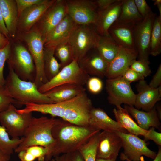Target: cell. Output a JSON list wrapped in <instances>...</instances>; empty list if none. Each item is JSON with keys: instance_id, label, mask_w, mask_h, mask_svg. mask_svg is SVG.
Returning a JSON list of instances; mask_svg holds the SVG:
<instances>
[{"instance_id": "obj_22", "label": "cell", "mask_w": 161, "mask_h": 161, "mask_svg": "<svg viewBox=\"0 0 161 161\" xmlns=\"http://www.w3.org/2000/svg\"><path fill=\"white\" fill-rule=\"evenodd\" d=\"M78 64L80 68L89 75L99 78L105 77L109 65L96 48L89 52Z\"/></svg>"}, {"instance_id": "obj_5", "label": "cell", "mask_w": 161, "mask_h": 161, "mask_svg": "<svg viewBox=\"0 0 161 161\" xmlns=\"http://www.w3.org/2000/svg\"><path fill=\"white\" fill-rule=\"evenodd\" d=\"M15 39L25 43L33 58L36 71L34 83L38 88L48 81L44 69V46L42 37L38 32L31 30L26 33L17 34Z\"/></svg>"}, {"instance_id": "obj_14", "label": "cell", "mask_w": 161, "mask_h": 161, "mask_svg": "<svg viewBox=\"0 0 161 161\" xmlns=\"http://www.w3.org/2000/svg\"><path fill=\"white\" fill-rule=\"evenodd\" d=\"M65 0H55L31 30L39 33L43 40L67 15Z\"/></svg>"}, {"instance_id": "obj_32", "label": "cell", "mask_w": 161, "mask_h": 161, "mask_svg": "<svg viewBox=\"0 0 161 161\" xmlns=\"http://www.w3.org/2000/svg\"><path fill=\"white\" fill-rule=\"evenodd\" d=\"M54 55L60 61L61 69L75 60L74 51L69 41L58 45L55 48Z\"/></svg>"}, {"instance_id": "obj_21", "label": "cell", "mask_w": 161, "mask_h": 161, "mask_svg": "<svg viewBox=\"0 0 161 161\" xmlns=\"http://www.w3.org/2000/svg\"><path fill=\"white\" fill-rule=\"evenodd\" d=\"M88 124L95 129L100 131L102 130L129 133L120 124L112 119L100 108L92 107L90 112Z\"/></svg>"}, {"instance_id": "obj_54", "label": "cell", "mask_w": 161, "mask_h": 161, "mask_svg": "<svg viewBox=\"0 0 161 161\" xmlns=\"http://www.w3.org/2000/svg\"><path fill=\"white\" fill-rule=\"evenodd\" d=\"M51 161H55L54 158H52L51 160Z\"/></svg>"}, {"instance_id": "obj_31", "label": "cell", "mask_w": 161, "mask_h": 161, "mask_svg": "<svg viewBox=\"0 0 161 161\" xmlns=\"http://www.w3.org/2000/svg\"><path fill=\"white\" fill-rule=\"evenodd\" d=\"M161 52V17L156 15L151 33L150 55L157 56Z\"/></svg>"}, {"instance_id": "obj_24", "label": "cell", "mask_w": 161, "mask_h": 161, "mask_svg": "<svg viewBox=\"0 0 161 161\" xmlns=\"http://www.w3.org/2000/svg\"><path fill=\"white\" fill-rule=\"evenodd\" d=\"M124 108L142 129L148 130L151 127L157 129L160 127L161 123L155 106L148 112L140 110L133 106L127 105H125Z\"/></svg>"}, {"instance_id": "obj_8", "label": "cell", "mask_w": 161, "mask_h": 161, "mask_svg": "<svg viewBox=\"0 0 161 161\" xmlns=\"http://www.w3.org/2000/svg\"><path fill=\"white\" fill-rule=\"evenodd\" d=\"M156 15L152 11L134 25L135 49L137 52V60L148 65L151 33Z\"/></svg>"}, {"instance_id": "obj_46", "label": "cell", "mask_w": 161, "mask_h": 161, "mask_svg": "<svg viewBox=\"0 0 161 161\" xmlns=\"http://www.w3.org/2000/svg\"><path fill=\"white\" fill-rule=\"evenodd\" d=\"M18 153V156L21 161H34L36 158L26 150H23Z\"/></svg>"}, {"instance_id": "obj_53", "label": "cell", "mask_w": 161, "mask_h": 161, "mask_svg": "<svg viewBox=\"0 0 161 161\" xmlns=\"http://www.w3.org/2000/svg\"><path fill=\"white\" fill-rule=\"evenodd\" d=\"M96 161H117L114 160H110L108 159H103L96 158Z\"/></svg>"}, {"instance_id": "obj_12", "label": "cell", "mask_w": 161, "mask_h": 161, "mask_svg": "<svg viewBox=\"0 0 161 161\" xmlns=\"http://www.w3.org/2000/svg\"><path fill=\"white\" fill-rule=\"evenodd\" d=\"M106 89L109 103L117 108L122 103L130 106L134 105L136 94L133 91L130 83L122 76L106 80Z\"/></svg>"}, {"instance_id": "obj_37", "label": "cell", "mask_w": 161, "mask_h": 161, "mask_svg": "<svg viewBox=\"0 0 161 161\" xmlns=\"http://www.w3.org/2000/svg\"><path fill=\"white\" fill-rule=\"evenodd\" d=\"M25 150L30 153L38 161H45L49 153L47 148L39 145L32 146Z\"/></svg>"}, {"instance_id": "obj_34", "label": "cell", "mask_w": 161, "mask_h": 161, "mask_svg": "<svg viewBox=\"0 0 161 161\" xmlns=\"http://www.w3.org/2000/svg\"><path fill=\"white\" fill-rule=\"evenodd\" d=\"M100 132L93 135L79 150L84 161H96Z\"/></svg>"}, {"instance_id": "obj_19", "label": "cell", "mask_w": 161, "mask_h": 161, "mask_svg": "<svg viewBox=\"0 0 161 161\" xmlns=\"http://www.w3.org/2000/svg\"><path fill=\"white\" fill-rule=\"evenodd\" d=\"M76 25L67 14L45 37L44 47L55 48L59 44L68 41Z\"/></svg>"}, {"instance_id": "obj_18", "label": "cell", "mask_w": 161, "mask_h": 161, "mask_svg": "<svg viewBox=\"0 0 161 161\" xmlns=\"http://www.w3.org/2000/svg\"><path fill=\"white\" fill-rule=\"evenodd\" d=\"M122 4V0H117L106 8L97 9L96 20L93 26L99 35L110 37L108 29L118 18Z\"/></svg>"}, {"instance_id": "obj_50", "label": "cell", "mask_w": 161, "mask_h": 161, "mask_svg": "<svg viewBox=\"0 0 161 161\" xmlns=\"http://www.w3.org/2000/svg\"><path fill=\"white\" fill-rule=\"evenodd\" d=\"M10 155L3 152L0 149V161H9Z\"/></svg>"}, {"instance_id": "obj_51", "label": "cell", "mask_w": 161, "mask_h": 161, "mask_svg": "<svg viewBox=\"0 0 161 161\" xmlns=\"http://www.w3.org/2000/svg\"><path fill=\"white\" fill-rule=\"evenodd\" d=\"M153 161H161V148L159 147L157 155ZM127 160L128 161H131L127 159H125L124 160Z\"/></svg>"}, {"instance_id": "obj_52", "label": "cell", "mask_w": 161, "mask_h": 161, "mask_svg": "<svg viewBox=\"0 0 161 161\" xmlns=\"http://www.w3.org/2000/svg\"><path fill=\"white\" fill-rule=\"evenodd\" d=\"M154 1V4L157 5L159 12V16L161 17V0H153Z\"/></svg>"}, {"instance_id": "obj_2", "label": "cell", "mask_w": 161, "mask_h": 161, "mask_svg": "<svg viewBox=\"0 0 161 161\" xmlns=\"http://www.w3.org/2000/svg\"><path fill=\"white\" fill-rule=\"evenodd\" d=\"M60 119L48 118L42 116L33 117L24 132V140L14 150L16 153L33 145H39L47 148L49 150L46 161L53 147L54 140L52 131L53 127L59 122Z\"/></svg>"}, {"instance_id": "obj_35", "label": "cell", "mask_w": 161, "mask_h": 161, "mask_svg": "<svg viewBox=\"0 0 161 161\" xmlns=\"http://www.w3.org/2000/svg\"><path fill=\"white\" fill-rule=\"evenodd\" d=\"M11 47L10 41L5 47H0V85L1 86H4L5 84V79L3 73L4 67L5 62L10 57Z\"/></svg>"}, {"instance_id": "obj_55", "label": "cell", "mask_w": 161, "mask_h": 161, "mask_svg": "<svg viewBox=\"0 0 161 161\" xmlns=\"http://www.w3.org/2000/svg\"><path fill=\"white\" fill-rule=\"evenodd\" d=\"M124 161H128L127 160H124Z\"/></svg>"}, {"instance_id": "obj_1", "label": "cell", "mask_w": 161, "mask_h": 161, "mask_svg": "<svg viewBox=\"0 0 161 161\" xmlns=\"http://www.w3.org/2000/svg\"><path fill=\"white\" fill-rule=\"evenodd\" d=\"M100 131L89 126H79L60 119L52 129L54 142L47 161L61 154L78 151Z\"/></svg>"}, {"instance_id": "obj_13", "label": "cell", "mask_w": 161, "mask_h": 161, "mask_svg": "<svg viewBox=\"0 0 161 161\" xmlns=\"http://www.w3.org/2000/svg\"><path fill=\"white\" fill-rule=\"evenodd\" d=\"M67 14L78 25H93L96 21L97 8L94 1L65 0Z\"/></svg>"}, {"instance_id": "obj_38", "label": "cell", "mask_w": 161, "mask_h": 161, "mask_svg": "<svg viewBox=\"0 0 161 161\" xmlns=\"http://www.w3.org/2000/svg\"><path fill=\"white\" fill-rule=\"evenodd\" d=\"M129 68L144 78L149 75L151 73V70L148 65L136 60L133 61Z\"/></svg>"}, {"instance_id": "obj_44", "label": "cell", "mask_w": 161, "mask_h": 161, "mask_svg": "<svg viewBox=\"0 0 161 161\" xmlns=\"http://www.w3.org/2000/svg\"><path fill=\"white\" fill-rule=\"evenodd\" d=\"M149 133L145 140H151L159 146L161 145V133L155 131V128L151 127L148 130Z\"/></svg>"}, {"instance_id": "obj_3", "label": "cell", "mask_w": 161, "mask_h": 161, "mask_svg": "<svg viewBox=\"0 0 161 161\" xmlns=\"http://www.w3.org/2000/svg\"><path fill=\"white\" fill-rule=\"evenodd\" d=\"M9 73L4 86L11 97L21 107L27 103L39 104L54 103L44 94L40 92L34 82L20 79L13 69L8 66Z\"/></svg>"}, {"instance_id": "obj_33", "label": "cell", "mask_w": 161, "mask_h": 161, "mask_svg": "<svg viewBox=\"0 0 161 161\" xmlns=\"http://www.w3.org/2000/svg\"><path fill=\"white\" fill-rule=\"evenodd\" d=\"M24 140L23 137L17 139H10L5 128L0 125V149L4 153L11 155Z\"/></svg>"}, {"instance_id": "obj_39", "label": "cell", "mask_w": 161, "mask_h": 161, "mask_svg": "<svg viewBox=\"0 0 161 161\" xmlns=\"http://www.w3.org/2000/svg\"><path fill=\"white\" fill-rule=\"evenodd\" d=\"M86 84L89 92L94 94L100 92L103 86L102 81L100 78L96 77H90Z\"/></svg>"}, {"instance_id": "obj_20", "label": "cell", "mask_w": 161, "mask_h": 161, "mask_svg": "<svg viewBox=\"0 0 161 161\" xmlns=\"http://www.w3.org/2000/svg\"><path fill=\"white\" fill-rule=\"evenodd\" d=\"M137 55L135 49L120 47L115 57L109 64L105 77L110 79L122 76L133 61L137 58Z\"/></svg>"}, {"instance_id": "obj_4", "label": "cell", "mask_w": 161, "mask_h": 161, "mask_svg": "<svg viewBox=\"0 0 161 161\" xmlns=\"http://www.w3.org/2000/svg\"><path fill=\"white\" fill-rule=\"evenodd\" d=\"M11 44L10 57L6 61L21 79L34 82L36 68L33 58L22 41L10 38Z\"/></svg>"}, {"instance_id": "obj_16", "label": "cell", "mask_w": 161, "mask_h": 161, "mask_svg": "<svg viewBox=\"0 0 161 161\" xmlns=\"http://www.w3.org/2000/svg\"><path fill=\"white\" fill-rule=\"evenodd\" d=\"M55 1L45 0L42 3L34 5L24 10L18 16L17 34L30 31Z\"/></svg>"}, {"instance_id": "obj_6", "label": "cell", "mask_w": 161, "mask_h": 161, "mask_svg": "<svg viewBox=\"0 0 161 161\" xmlns=\"http://www.w3.org/2000/svg\"><path fill=\"white\" fill-rule=\"evenodd\" d=\"M99 37L93 25H76L69 41L78 64L89 52L96 48Z\"/></svg>"}, {"instance_id": "obj_42", "label": "cell", "mask_w": 161, "mask_h": 161, "mask_svg": "<svg viewBox=\"0 0 161 161\" xmlns=\"http://www.w3.org/2000/svg\"><path fill=\"white\" fill-rule=\"evenodd\" d=\"M135 5L143 18L152 11L145 0H134Z\"/></svg>"}, {"instance_id": "obj_40", "label": "cell", "mask_w": 161, "mask_h": 161, "mask_svg": "<svg viewBox=\"0 0 161 161\" xmlns=\"http://www.w3.org/2000/svg\"><path fill=\"white\" fill-rule=\"evenodd\" d=\"M54 159L55 161H84L79 151L62 154Z\"/></svg>"}, {"instance_id": "obj_28", "label": "cell", "mask_w": 161, "mask_h": 161, "mask_svg": "<svg viewBox=\"0 0 161 161\" xmlns=\"http://www.w3.org/2000/svg\"><path fill=\"white\" fill-rule=\"evenodd\" d=\"M143 19L137 10L134 0H122L120 12L116 22L134 24Z\"/></svg>"}, {"instance_id": "obj_10", "label": "cell", "mask_w": 161, "mask_h": 161, "mask_svg": "<svg viewBox=\"0 0 161 161\" xmlns=\"http://www.w3.org/2000/svg\"><path fill=\"white\" fill-rule=\"evenodd\" d=\"M121 139L123 151L120 155L121 160L127 159L131 161H144L143 156L154 159L157 153L147 146L145 140L129 133L116 132Z\"/></svg>"}, {"instance_id": "obj_48", "label": "cell", "mask_w": 161, "mask_h": 161, "mask_svg": "<svg viewBox=\"0 0 161 161\" xmlns=\"http://www.w3.org/2000/svg\"><path fill=\"white\" fill-rule=\"evenodd\" d=\"M0 32L9 39L10 37L6 28L0 7Z\"/></svg>"}, {"instance_id": "obj_26", "label": "cell", "mask_w": 161, "mask_h": 161, "mask_svg": "<svg viewBox=\"0 0 161 161\" xmlns=\"http://www.w3.org/2000/svg\"><path fill=\"white\" fill-rule=\"evenodd\" d=\"M83 86L73 84L60 85L44 93L54 103L65 101L85 92Z\"/></svg>"}, {"instance_id": "obj_11", "label": "cell", "mask_w": 161, "mask_h": 161, "mask_svg": "<svg viewBox=\"0 0 161 161\" xmlns=\"http://www.w3.org/2000/svg\"><path fill=\"white\" fill-rule=\"evenodd\" d=\"M16 106L11 104L5 110L0 112V123L13 139L23 136L26 129L33 117L32 112L19 113Z\"/></svg>"}, {"instance_id": "obj_23", "label": "cell", "mask_w": 161, "mask_h": 161, "mask_svg": "<svg viewBox=\"0 0 161 161\" xmlns=\"http://www.w3.org/2000/svg\"><path fill=\"white\" fill-rule=\"evenodd\" d=\"M134 25L115 22L109 29L108 33L120 47L135 49Z\"/></svg>"}, {"instance_id": "obj_41", "label": "cell", "mask_w": 161, "mask_h": 161, "mask_svg": "<svg viewBox=\"0 0 161 161\" xmlns=\"http://www.w3.org/2000/svg\"><path fill=\"white\" fill-rule=\"evenodd\" d=\"M18 17L25 9L34 5L44 2L45 0H15Z\"/></svg>"}, {"instance_id": "obj_36", "label": "cell", "mask_w": 161, "mask_h": 161, "mask_svg": "<svg viewBox=\"0 0 161 161\" xmlns=\"http://www.w3.org/2000/svg\"><path fill=\"white\" fill-rule=\"evenodd\" d=\"M11 104L17 106V103L4 86L0 85V112L6 109Z\"/></svg>"}, {"instance_id": "obj_27", "label": "cell", "mask_w": 161, "mask_h": 161, "mask_svg": "<svg viewBox=\"0 0 161 161\" xmlns=\"http://www.w3.org/2000/svg\"><path fill=\"white\" fill-rule=\"evenodd\" d=\"M116 121L120 124L129 133L136 136L141 135L146 138L148 134V130L140 128L129 114L127 110L120 106L114 108L113 110Z\"/></svg>"}, {"instance_id": "obj_9", "label": "cell", "mask_w": 161, "mask_h": 161, "mask_svg": "<svg viewBox=\"0 0 161 161\" xmlns=\"http://www.w3.org/2000/svg\"><path fill=\"white\" fill-rule=\"evenodd\" d=\"M93 107L91 100L84 92L69 100L61 119L78 126H88Z\"/></svg>"}, {"instance_id": "obj_7", "label": "cell", "mask_w": 161, "mask_h": 161, "mask_svg": "<svg viewBox=\"0 0 161 161\" xmlns=\"http://www.w3.org/2000/svg\"><path fill=\"white\" fill-rule=\"evenodd\" d=\"M89 75L80 67L75 60L62 68L52 78L38 88L39 91L44 93L56 87L67 84H76L82 86L86 84Z\"/></svg>"}, {"instance_id": "obj_49", "label": "cell", "mask_w": 161, "mask_h": 161, "mask_svg": "<svg viewBox=\"0 0 161 161\" xmlns=\"http://www.w3.org/2000/svg\"><path fill=\"white\" fill-rule=\"evenodd\" d=\"M10 39L0 32V47H3L6 46L10 42Z\"/></svg>"}, {"instance_id": "obj_15", "label": "cell", "mask_w": 161, "mask_h": 161, "mask_svg": "<svg viewBox=\"0 0 161 161\" xmlns=\"http://www.w3.org/2000/svg\"><path fill=\"white\" fill-rule=\"evenodd\" d=\"M122 147L121 139L116 132H100L96 158L116 160Z\"/></svg>"}, {"instance_id": "obj_47", "label": "cell", "mask_w": 161, "mask_h": 161, "mask_svg": "<svg viewBox=\"0 0 161 161\" xmlns=\"http://www.w3.org/2000/svg\"><path fill=\"white\" fill-rule=\"evenodd\" d=\"M117 0H97L94 1L97 10L106 8L116 2Z\"/></svg>"}, {"instance_id": "obj_45", "label": "cell", "mask_w": 161, "mask_h": 161, "mask_svg": "<svg viewBox=\"0 0 161 161\" xmlns=\"http://www.w3.org/2000/svg\"><path fill=\"white\" fill-rule=\"evenodd\" d=\"M149 86L151 87L156 88L161 85V64L159 66L157 71L149 83Z\"/></svg>"}, {"instance_id": "obj_25", "label": "cell", "mask_w": 161, "mask_h": 161, "mask_svg": "<svg viewBox=\"0 0 161 161\" xmlns=\"http://www.w3.org/2000/svg\"><path fill=\"white\" fill-rule=\"evenodd\" d=\"M0 7L10 38L14 39L17 34L18 15L15 0H0Z\"/></svg>"}, {"instance_id": "obj_17", "label": "cell", "mask_w": 161, "mask_h": 161, "mask_svg": "<svg viewBox=\"0 0 161 161\" xmlns=\"http://www.w3.org/2000/svg\"><path fill=\"white\" fill-rule=\"evenodd\" d=\"M136 87L138 93L136 94L134 106L138 110L148 112L161 99V85L156 88L151 87L144 79L139 81Z\"/></svg>"}, {"instance_id": "obj_43", "label": "cell", "mask_w": 161, "mask_h": 161, "mask_svg": "<svg viewBox=\"0 0 161 161\" xmlns=\"http://www.w3.org/2000/svg\"><path fill=\"white\" fill-rule=\"evenodd\" d=\"M122 76L131 83L133 82L139 81L144 79V77L139 73L129 68L123 73Z\"/></svg>"}, {"instance_id": "obj_30", "label": "cell", "mask_w": 161, "mask_h": 161, "mask_svg": "<svg viewBox=\"0 0 161 161\" xmlns=\"http://www.w3.org/2000/svg\"><path fill=\"white\" fill-rule=\"evenodd\" d=\"M55 49L54 47H44V69L48 81L54 77L61 68L60 64L54 56Z\"/></svg>"}, {"instance_id": "obj_29", "label": "cell", "mask_w": 161, "mask_h": 161, "mask_svg": "<svg viewBox=\"0 0 161 161\" xmlns=\"http://www.w3.org/2000/svg\"><path fill=\"white\" fill-rule=\"evenodd\" d=\"M120 47L110 37L100 35L96 49L109 64L115 57Z\"/></svg>"}]
</instances>
